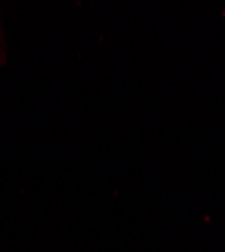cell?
<instances>
[{
    "label": "cell",
    "instance_id": "6da1fadb",
    "mask_svg": "<svg viewBox=\"0 0 225 252\" xmlns=\"http://www.w3.org/2000/svg\"><path fill=\"white\" fill-rule=\"evenodd\" d=\"M4 59V49H2V45H0V61Z\"/></svg>",
    "mask_w": 225,
    "mask_h": 252
}]
</instances>
